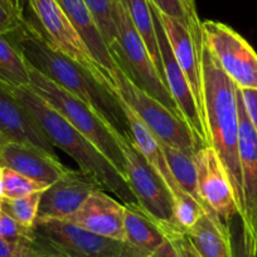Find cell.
<instances>
[{"label": "cell", "mask_w": 257, "mask_h": 257, "mask_svg": "<svg viewBox=\"0 0 257 257\" xmlns=\"http://www.w3.org/2000/svg\"><path fill=\"white\" fill-rule=\"evenodd\" d=\"M0 238L11 243L31 244L34 239V227H26L0 209Z\"/></svg>", "instance_id": "obj_29"}, {"label": "cell", "mask_w": 257, "mask_h": 257, "mask_svg": "<svg viewBox=\"0 0 257 257\" xmlns=\"http://www.w3.org/2000/svg\"><path fill=\"white\" fill-rule=\"evenodd\" d=\"M233 219L229 223L233 257H257V251L242 223L241 217L239 221H233Z\"/></svg>", "instance_id": "obj_30"}, {"label": "cell", "mask_w": 257, "mask_h": 257, "mask_svg": "<svg viewBox=\"0 0 257 257\" xmlns=\"http://www.w3.org/2000/svg\"><path fill=\"white\" fill-rule=\"evenodd\" d=\"M8 37L32 67L87 103L121 135L132 137L127 118L105 77L101 82L82 64L57 51L42 34L41 29L27 19L18 31Z\"/></svg>", "instance_id": "obj_1"}, {"label": "cell", "mask_w": 257, "mask_h": 257, "mask_svg": "<svg viewBox=\"0 0 257 257\" xmlns=\"http://www.w3.org/2000/svg\"><path fill=\"white\" fill-rule=\"evenodd\" d=\"M203 43L238 88H257V53L227 24L202 22Z\"/></svg>", "instance_id": "obj_9"}, {"label": "cell", "mask_w": 257, "mask_h": 257, "mask_svg": "<svg viewBox=\"0 0 257 257\" xmlns=\"http://www.w3.org/2000/svg\"><path fill=\"white\" fill-rule=\"evenodd\" d=\"M58 3L61 4L64 13L67 14L71 23L73 24L86 46L88 47L95 61L108 72L116 70L117 64L113 59L112 53L106 44L85 2L83 0H58Z\"/></svg>", "instance_id": "obj_20"}, {"label": "cell", "mask_w": 257, "mask_h": 257, "mask_svg": "<svg viewBox=\"0 0 257 257\" xmlns=\"http://www.w3.org/2000/svg\"><path fill=\"white\" fill-rule=\"evenodd\" d=\"M160 147H162L163 153H164L168 165L172 170L173 177L175 178L183 192L192 197L193 199H196L206 209H211L204 206L203 201L199 196L197 168L194 159H193V155L185 154V153L169 147V145L160 144Z\"/></svg>", "instance_id": "obj_24"}, {"label": "cell", "mask_w": 257, "mask_h": 257, "mask_svg": "<svg viewBox=\"0 0 257 257\" xmlns=\"http://www.w3.org/2000/svg\"><path fill=\"white\" fill-rule=\"evenodd\" d=\"M182 2L184 4L185 9H187L188 16H189L190 19V34H192L197 46L201 48L202 43H203V36H202V22L199 21L198 14H197L196 0H182Z\"/></svg>", "instance_id": "obj_33"}, {"label": "cell", "mask_w": 257, "mask_h": 257, "mask_svg": "<svg viewBox=\"0 0 257 257\" xmlns=\"http://www.w3.org/2000/svg\"><path fill=\"white\" fill-rule=\"evenodd\" d=\"M123 216L125 204L113 199L103 189H98L64 221L102 237L125 242Z\"/></svg>", "instance_id": "obj_17"}, {"label": "cell", "mask_w": 257, "mask_h": 257, "mask_svg": "<svg viewBox=\"0 0 257 257\" xmlns=\"http://www.w3.org/2000/svg\"><path fill=\"white\" fill-rule=\"evenodd\" d=\"M0 257H33L32 243H11L0 238Z\"/></svg>", "instance_id": "obj_35"}, {"label": "cell", "mask_w": 257, "mask_h": 257, "mask_svg": "<svg viewBox=\"0 0 257 257\" xmlns=\"http://www.w3.org/2000/svg\"><path fill=\"white\" fill-rule=\"evenodd\" d=\"M24 14L17 11L9 0H0V34L9 36L21 28Z\"/></svg>", "instance_id": "obj_31"}, {"label": "cell", "mask_w": 257, "mask_h": 257, "mask_svg": "<svg viewBox=\"0 0 257 257\" xmlns=\"http://www.w3.org/2000/svg\"><path fill=\"white\" fill-rule=\"evenodd\" d=\"M244 110L257 133V88H239Z\"/></svg>", "instance_id": "obj_34"}, {"label": "cell", "mask_w": 257, "mask_h": 257, "mask_svg": "<svg viewBox=\"0 0 257 257\" xmlns=\"http://www.w3.org/2000/svg\"><path fill=\"white\" fill-rule=\"evenodd\" d=\"M4 140H6V139H4V138L2 137V135H0V143H2V142H4Z\"/></svg>", "instance_id": "obj_38"}, {"label": "cell", "mask_w": 257, "mask_h": 257, "mask_svg": "<svg viewBox=\"0 0 257 257\" xmlns=\"http://www.w3.org/2000/svg\"><path fill=\"white\" fill-rule=\"evenodd\" d=\"M9 3L14 7L18 12L23 13L24 11V4H26V0H9Z\"/></svg>", "instance_id": "obj_37"}, {"label": "cell", "mask_w": 257, "mask_h": 257, "mask_svg": "<svg viewBox=\"0 0 257 257\" xmlns=\"http://www.w3.org/2000/svg\"><path fill=\"white\" fill-rule=\"evenodd\" d=\"M0 167L8 168L48 187L68 170L59 159L48 157L33 147L11 140L0 143Z\"/></svg>", "instance_id": "obj_18"}, {"label": "cell", "mask_w": 257, "mask_h": 257, "mask_svg": "<svg viewBox=\"0 0 257 257\" xmlns=\"http://www.w3.org/2000/svg\"><path fill=\"white\" fill-rule=\"evenodd\" d=\"M11 91L31 112L53 147L70 155L82 172L96 178L105 189L115 194L123 204H139L130 185L108 162L107 158L98 152L95 145L91 144L44 98L29 87L12 88Z\"/></svg>", "instance_id": "obj_3"}, {"label": "cell", "mask_w": 257, "mask_h": 257, "mask_svg": "<svg viewBox=\"0 0 257 257\" xmlns=\"http://www.w3.org/2000/svg\"><path fill=\"white\" fill-rule=\"evenodd\" d=\"M198 178L199 196L207 208H211L227 226L238 216L236 197L229 178L218 155L209 145L197 149L193 155Z\"/></svg>", "instance_id": "obj_11"}, {"label": "cell", "mask_w": 257, "mask_h": 257, "mask_svg": "<svg viewBox=\"0 0 257 257\" xmlns=\"http://www.w3.org/2000/svg\"><path fill=\"white\" fill-rule=\"evenodd\" d=\"M0 135L6 140L29 145L48 157L59 159L46 135L36 122L26 106L0 85Z\"/></svg>", "instance_id": "obj_16"}, {"label": "cell", "mask_w": 257, "mask_h": 257, "mask_svg": "<svg viewBox=\"0 0 257 257\" xmlns=\"http://www.w3.org/2000/svg\"><path fill=\"white\" fill-rule=\"evenodd\" d=\"M90 9L106 44L110 48L117 42V31L113 22V0H83Z\"/></svg>", "instance_id": "obj_28"}, {"label": "cell", "mask_w": 257, "mask_h": 257, "mask_svg": "<svg viewBox=\"0 0 257 257\" xmlns=\"http://www.w3.org/2000/svg\"><path fill=\"white\" fill-rule=\"evenodd\" d=\"M150 3V2H149ZM153 13L159 19L160 24L164 28L167 38L172 47L173 54L177 59L179 67L182 68L185 78L190 86L194 98L197 101L199 111L202 113L204 123V102H203V83H202V70H201V48L196 44L187 26L178 19L168 17L160 13L152 3H150Z\"/></svg>", "instance_id": "obj_15"}, {"label": "cell", "mask_w": 257, "mask_h": 257, "mask_svg": "<svg viewBox=\"0 0 257 257\" xmlns=\"http://www.w3.org/2000/svg\"><path fill=\"white\" fill-rule=\"evenodd\" d=\"M123 243L143 254L153 256L165 241L154 219L145 213L139 204H125Z\"/></svg>", "instance_id": "obj_21"}, {"label": "cell", "mask_w": 257, "mask_h": 257, "mask_svg": "<svg viewBox=\"0 0 257 257\" xmlns=\"http://www.w3.org/2000/svg\"><path fill=\"white\" fill-rule=\"evenodd\" d=\"M153 17H154L155 31H157L158 46H159L160 57H162L165 85H167L173 100L177 103L178 108L182 113V117L184 118L188 126L192 128V132L194 133L197 139L203 145H209L206 123H204L203 117H202V113L199 111L198 105H197L194 95L190 90L189 83H188L182 68L179 67L177 59L173 54L172 47H170L169 41H168L164 28H163L159 19L157 18L154 13H153Z\"/></svg>", "instance_id": "obj_14"}, {"label": "cell", "mask_w": 257, "mask_h": 257, "mask_svg": "<svg viewBox=\"0 0 257 257\" xmlns=\"http://www.w3.org/2000/svg\"><path fill=\"white\" fill-rule=\"evenodd\" d=\"M185 234L199 257H233L229 226L212 209H206Z\"/></svg>", "instance_id": "obj_19"}, {"label": "cell", "mask_w": 257, "mask_h": 257, "mask_svg": "<svg viewBox=\"0 0 257 257\" xmlns=\"http://www.w3.org/2000/svg\"><path fill=\"white\" fill-rule=\"evenodd\" d=\"M115 135L125 158L126 182L137 197L140 208L153 219L175 224L173 197L165 183L143 157L132 137H123L117 132Z\"/></svg>", "instance_id": "obj_8"}, {"label": "cell", "mask_w": 257, "mask_h": 257, "mask_svg": "<svg viewBox=\"0 0 257 257\" xmlns=\"http://www.w3.org/2000/svg\"><path fill=\"white\" fill-rule=\"evenodd\" d=\"M105 189L96 178L82 170L68 169L42 193L37 222L66 219L75 213L95 190Z\"/></svg>", "instance_id": "obj_13"}, {"label": "cell", "mask_w": 257, "mask_h": 257, "mask_svg": "<svg viewBox=\"0 0 257 257\" xmlns=\"http://www.w3.org/2000/svg\"><path fill=\"white\" fill-rule=\"evenodd\" d=\"M125 243L83 229L64 219L34 224L33 257H120Z\"/></svg>", "instance_id": "obj_7"}, {"label": "cell", "mask_w": 257, "mask_h": 257, "mask_svg": "<svg viewBox=\"0 0 257 257\" xmlns=\"http://www.w3.org/2000/svg\"><path fill=\"white\" fill-rule=\"evenodd\" d=\"M236 97L239 122V165L243 193V214L241 219L257 251V133L247 116L237 86Z\"/></svg>", "instance_id": "obj_12"}, {"label": "cell", "mask_w": 257, "mask_h": 257, "mask_svg": "<svg viewBox=\"0 0 257 257\" xmlns=\"http://www.w3.org/2000/svg\"><path fill=\"white\" fill-rule=\"evenodd\" d=\"M48 185L34 182L14 170L0 167V198H21L37 192H43Z\"/></svg>", "instance_id": "obj_26"}, {"label": "cell", "mask_w": 257, "mask_h": 257, "mask_svg": "<svg viewBox=\"0 0 257 257\" xmlns=\"http://www.w3.org/2000/svg\"><path fill=\"white\" fill-rule=\"evenodd\" d=\"M112 16L117 31V42L110 47V51L116 64L135 85L160 101L178 117L183 118L121 0H113Z\"/></svg>", "instance_id": "obj_6"}, {"label": "cell", "mask_w": 257, "mask_h": 257, "mask_svg": "<svg viewBox=\"0 0 257 257\" xmlns=\"http://www.w3.org/2000/svg\"><path fill=\"white\" fill-rule=\"evenodd\" d=\"M44 192V190H43ZM37 192L21 198H0V209L26 227H34L38 216L42 193Z\"/></svg>", "instance_id": "obj_27"}, {"label": "cell", "mask_w": 257, "mask_h": 257, "mask_svg": "<svg viewBox=\"0 0 257 257\" xmlns=\"http://www.w3.org/2000/svg\"><path fill=\"white\" fill-rule=\"evenodd\" d=\"M165 237L164 243L153 257H199L183 229L175 224L154 219Z\"/></svg>", "instance_id": "obj_25"}, {"label": "cell", "mask_w": 257, "mask_h": 257, "mask_svg": "<svg viewBox=\"0 0 257 257\" xmlns=\"http://www.w3.org/2000/svg\"><path fill=\"white\" fill-rule=\"evenodd\" d=\"M149 2L160 13L178 19L184 26H187L188 29L190 28L189 16H188V12L182 0H149Z\"/></svg>", "instance_id": "obj_32"}, {"label": "cell", "mask_w": 257, "mask_h": 257, "mask_svg": "<svg viewBox=\"0 0 257 257\" xmlns=\"http://www.w3.org/2000/svg\"><path fill=\"white\" fill-rule=\"evenodd\" d=\"M0 85L11 90L31 86L28 62L13 41L3 34H0Z\"/></svg>", "instance_id": "obj_22"}, {"label": "cell", "mask_w": 257, "mask_h": 257, "mask_svg": "<svg viewBox=\"0 0 257 257\" xmlns=\"http://www.w3.org/2000/svg\"><path fill=\"white\" fill-rule=\"evenodd\" d=\"M108 75L113 90L160 144L169 145L188 155H194L198 148L204 147L183 118L135 85L118 66Z\"/></svg>", "instance_id": "obj_5"}, {"label": "cell", "mask_w": 257, "mask_h": 257, "mask_svg": "<svg viewBox=\"0 0 257 257\" xmlns=\"http://www.w3.org/2000/svg\"><path fill=\"white\" fill-rule=\"evenodd\" d=\"M120 257H153V256H148V254L140 253V252L135 251V249L130 248V247L125 244V248H123L122 253H121Z\"/></svg>", "instance_id": "obj_36"}, {"label": "cell", "mask_w": 257, "mask_h": 257, "mask_svg": "<svg viewBox=\"0 0 257 257\" xmlns=\"http://www.w3.org/2000/svg\"><path fill=\"white\" fill-rule=\"evenodd\" d=\"M28 66L31 76L29 88L44 98L57 112L61 113L77 132L95 145L98 152L107 158L123 179H127L125 158L115 135L117 130L107 125L87 103L47 78L29 63Z\"/></svg>", "instance_id": "obj_4"}, {"label": "cell", "mask_w": 257, "mask_h": 257, "mask_svg": "<svg viewBox=\"0 0 257 257\" xmlns=\"http://www.w3.org/2000/svg\"><path fill=\"white\" fill-rule=\"evenodd\" d=\"M29 6L47 41L57 51L82 64L98 81L103 82V68L95 61L58 0H29Z\"/></svg>", "instance_id": "obj_10"}, {"label": "cell", "mask_w": 257, "mask_h": 257, "mask_svg": "<svg viewBox=\"0 0 257 257\" xmlns=\"http://www.w3.org/2000/svg\"><path fill=\"white\" fill-rule=\"evenodd\" d=\"M127 11L128 16L132 18L133 24L137 31L142 36L148 52L154 62L155 67L159 71L163 81L165 83L164 72H163L162 57H160L159 46L157 41V31H155L154 17H153L152 8H150L149 0H121ZM167 86V85H165Z\"/></svg>", "instance_id": "obj_23"}, {"label": "cell", "mask_w": 257, "mask_h": 257, "mask_svg": "<svg viewBox=\"0 0 257 257\" xmlns=\"http://www.w3.org/2000/svg\"><path fill=\"white\" fill-rule=\"evenodd\" d=\"M201 70L209 147L217 153L228 175L238 207V216L242 217L243 193L238 152L239 122L236 85L222 71L204 43L201 48Z\"/></svg>", "instance_id": "obj_2"}]
</instances>
